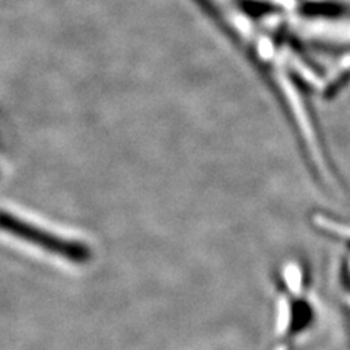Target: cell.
Returning <instances> with one entry per match:
<instances>
[{
  "mask_svg": "<svg viewBox=\"0 0 350 350\" xmlns=\"http://www.w3.org/2000/svg\"><path fill=\"white\" fill-rule=\"evenodd\" d=\"M0 229L14 235L25 243L36 245L51 254L60 256L72 262H86L91 258V250L78 241L66 239L57 235H53L49 231L28 224L27 221L10 215L8 212H0Z\"/></svg>",
  "mask_w": 350,
  "mask_h": 350,
  "instance_id": "1",
  "label": "cell"
}]
</instances>
